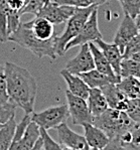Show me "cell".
<instances>
[{"label": "cell", "instance_id": "obj_31", "mask_svg": "<svg viewBox=\"0 0 140 150\" xmlns=\"http://www.w3.org/2000/svg\"><path fill=\"white\" fill-rule=\"evenodd\" d=\"M40 136L43 141V149L45 150H52V149H65V147L62 144L56 142L49 134L47 133V130L40 127Z\"/></svg>", "mask_w": 140, "mask_h": 150}, {"label": "cell", "instance_id": "obj_20", "mask_svg": "<svg viewBox=\"0 0 140 150\" xmlns=\"http://www.w3.org/2000/svg\"><path fill=\"white\" fill-rule=\"evenodd\" d=\"M87 104L93 117L99 116L109 108L106 98L102 90L99 88H90L89 96L87 98Z\"/></svg>", "mask_w": 140, "mask_h": 150}, {"label": "cell", "instance_id": "obj_19", "mask_svg": "<svg viewBox=\"0 0 140 150\" xmlns=\"http://www.w3.org/2000/svg\"><path fill=\"white\" fill-rule=\"evenodd\" d=\"M90 45L92 54H93V59H94V64H95V69L98 70L101 73H103L104 75H107L109 77L113 78L117 81H120L121 77H118L116 75V73L114 71L112 66L110 64L109 61L107 59V57H105V54H103V52L100 50L96 43H94L93 41L89 42Z\"/></svg>", "mask_w": 140, "mask_h": 150}, {"label": "cell", "instance_id": "obj_18", "mask_svg": "<svg viewBox=\"0 0 140 150\" xmlns=\"http://www.w3.org/2000/svg\"><path fill=\"white\" fill-rule=\"evenodd\" d=\"M31 31L41 40H49L54 38V24L43 17L35 16L30 21H27Z\"/></svg>", "mask_w": 140, "mask_h": 150}, {"label": "cell", "instance_id": "obj_39", "mask_svg": "<svg viewBox=\"0 0 140 150\" xmlns=\"http://www.w3.org/2000/svg\"><path fill=\"white\" fill-rule=\"evenodd\" d=\"M139 27V31H140V26H138Z\"/></svg>", "mask_w": 140, "mask_h": 150}, {"label": "cell", "instance_id": "obj_26", "mask_svg": "<svg viewBox=\"0 0 140 150\" xmlns=\"http://www.w3.org/2000/svg\"><path fill=\"white\" fill-rule=\"evenodd\" d=\"M120 3L125 15L130 16L133 19L137 17L140 12V0H117Z\"/></svg>", "mask_w": 140, "mask_h": 150}, {"label": "cell", "instance_id": "obj_12", "mask_svg": "<svg viewBox=\"0 0 140 150\" xmlns=\"http://www.w3.org/2000/svg\"><path fill=\"white\" fill-rule=\"evenodd\" d=\"M84 127V136L87 140L90 149H106L109 144V137L102 129L95 126L93 123H87Z\"/></svg>", "mask_w": 140, "mask_h": 150}, {"label": "cell", "instance_id": "obj_25", "mask_svg": "<svg viewBox=\"0 0 140 150\" xmlns=\"http://www.w3.org/2000/svg\"><path fill=\"white\" fill-rule=\"evenodd\" d=\"M7 11V0H0V42L8 41Z\"/></svg>", "mask_w": 140, "mask_h": 150}, {"label": "cell", "instance_id": "obj_40", "mask_svg": "<svg viewBox=\"0 0 140 150\" xmlns=\"http://www.w3.org/2000/svg\"><path fill=\"white\" fill-rule=\"evenodd\" d=\"M106 1H110V0H106Z\"/></svg>", "mask_w": 140, "mask_h": 150}, {"label": "cell", "instance_id": "obj_36", "mask_svg": "<svg viewBox=\"0 0 140 150\" xmlns=\"http://www.w3.org/2000/svg\"><path fill=\"white\" fill-rule=\"evenodd\" d=\"M131 59H135V61H137V62H140V50L138 52H136L133 57H131Z\"/></svg>", "mask_w": 140, "mask_h": 150}, {"label": "cell", "instance_id": "obj_4", "mask_svg": "<svg viewBox=\"0 0 140 150\" xmlns=\"http://www.w3.org/2000/svg\"><path fill=\"white\" fill-rule=\"evenodd\" d=\"M99 6H91L87 8H77L75 13L66 20L65 30L59 35H54V47L58 55H64L66 54V45L70 40L79 34L84 26L85 22L88 20L92 11Z\"/></svg>", "mask_w": 140, "mask_h": 150}, {"label": "cell", "instance_id": "obj_8", "mask_svg": "<svg viewBox=\"0 0 140 150\" xmlns=\"http://www.w3.org/2000/svg\"><path fill=\"white\" fill-rule=\"evenodd\" d=\"M76 10H77V7L75 6L59 4L54 0H49L36 13L35 16L45 18L49 20L54 25L61 24L66 22V20L74 14Z\"/></svg>", "mask_w": 140, "mask_h": 150}, {"label": "cell", "instance_id": "obj_27", "mask_svg": "<svg viewBox=\"0 0 140 150\" xmlns=\"http://www.w3.org/2000/svg\"><path fill=\"white\" fill-rule=\"evenodd\" d=\"M59 4L75 6L77 8H87L91 6H100L106 3V0H54Z\"/></svg>", "mask_w": 140, "mask_h": 150}, {"label": "cell", "instance_id": "obj_2", "mask_svg": "<svg viewBox=\"0 0 140 150\" xmlns=\"http://www.w3.org/2000/svg\"><path fill=\"white\" fill-rule=\"evenodd\" d=\"M8 41H13L21 47L30 50L37 57H49L52 59H57L54 38L49 40H41L34 35L27 22L20 23L15 31L8 35Z\"/></svg>", "mask_w": 140, "mask_h": 150}, {"label": "cell", "instance_id": "obj_38", "mask_svg": "<svg viewBox=\"0 0 140 150\" xmlns=\"http://www.w3.org/2000/svg\"><path fill=\"white\" fill-rule=\"evenodd\" d=\"M1 126H2V124H1V125H0V128H1Z\"/></svg>", "mask_w": 140, "mask_h": 150}, {"label": "cell", "instance_id": "obj_10", "mask_svg": "<svg viewBox=\"0 0 140 150\" xmlns=\"http://www.w3.org/2000/svg\"><path fill=\"white\" fill-rule=\"evenodd\" d=\"M58 136L59 140V144H62L65 149H73V150H89L88 143L85 138L79 133L73 131L66 122L62 123L61 125L57 127Z\"/></svg>", "mask_w": 140, "mask_h": 150}, {"label": "cell", "instance_id": "obj_30", "mask_svg": "<svg viewBox=\"0 0 140 150\" xmlns=\"http://www.w3.org/2000/svg\"><path fill=\"white\" fill-rule=\"evenodd\" d=\"M16 106L11 102L0 103V125L8 121L11 117H14Z\"/></svg>", "mask_w": 140, "mask_h": 150}, {"label": "cell", "instance_id": "obj_23", "mask_svg": "<svg viewBox=\"0 0 140 150\" xmlns=\"http://www.w3.org/2000/svg\"><path fill=\"white\" fill-rule=\"evenodd\" d=\"M16 122L14 117H11L6 123L2 124L0 128V150H9L14 137Z\"/></svg>", "mask_w": 140, "mask_h": 150}, {"label": "cell", "instance_id": "obj_3", "mask_svg": "<svg viewBox=\"0 0 140 150\" xmlns=\"http://www.w3.org/2000/svg\"><path fill=\"white\" fill-rule=\"evenodd\" d=\"M93 124L106 133L110 140L109 144H112L117 141L121 135L133 128L136 123L125 111L108 108L99 116L93 117Z\"/></svg>", "mask_w": 140, "mask_h": 150}, {"label": "cell", "instance_id": "obj_24", "mask_svg": "<svg viewBox=\"0 0 140 150\" xmlns=\"http://www.w3.org/2000/svg\"><path fill=\"white\" fill-rule=\"evenodd\" d=\"M124 77H135L140 79V62L133 59H122L121 78Z\"/></svg>", "mask_w": 140, "mask_h": 150}, {"label": "cell", "instance_id": "obj_6", "mask_svg": "<svg viewBox=\"0 0 140 150\" xmlns=\"http://www.w3.org/2000/svg\"><path fill=\"white\" fill-rule=\"evenodd\" d=\"M99 38H102V33H101L99 25H98V7H96L92 11L88 20L85 22L84 26L81 29V31L79 32V34L68 42L65 50L66 52L70 48L80 47L84 43H89L91 41L99 40Z\"/></svg>", "mask_w": 140, "mask_h": 150}, {"label": "cell", "instance_id": "obj_16", "mask_svg": "<svg viewBox=\"0 0 140 150\" xmlns=\"http://www.w3.org/2000/svg\"><path fill=\"white\" fill-rule=\"evenodd\" d=\"M61 76L64 78L65 82L66 83L68 90L73 95L81 97V98L87 100V98L89 96L90 87L85 83V81L79 75H75V74L70 73V71L65 69V70H62Z\"/></svg>", "mask_w": 140, "mask_h": 150}, {"label": "cell", "instance_id": "obj_37", "mask_svg": "<svg viewBox=\"0 0 140 150\" xmlns=\"http://www.w3.org/2000/svg\"><path fill=\"white\" fill-rule=\"evenodd\" d=\"M135 21H136V23L138 26H140V12H139V14L137 15V17L135 18Z\"/></svg>", "mask_w": 140, "mask_h": 150}, {"label": "cell", "instance_id": "obj_1", "mask_svg": "<svg viewBox=\"0 0 140 150\" xmlns=\"http://www.w3.org/2000/svg\"><path fill=\"white\" fill-rule=\"evenodd\" d=\"M4 69L9 102L21 108L25 114H31L37 93L35 79L28 70L10 62H6Z\"/></svg>", "mask_w": 140, "mask_h": 150}, {"label": "cell", "instance_id": "obj_7", "mask_svg": "<svg viewBox=\"0 0 140 150\" xmlns=\"http://www.w3.org/2000/svg\"><path fill=\"white\" fill-rule=\"evenodd\" d=\"M66 98L73 124L83 126L87 123H93V115L89 110L86 99L73 95L69 90L66 91Z\"/></svg>", "mask_w": 140, "mask_h": 150}, {"label": "cell", "instance_id": "obj_5", "mask_svg": "<svg viewBox=\"0 0 140 150\" xmlns=\"http://www.w3.org/2000/svg\"><path fill=\"white\" fill-rule=\"evenodd\" d=\"M69 117H70V113L66 105L52 106L41 112L31 113V121L47 130L57 128L62 123L66 122Z\"/></svg>", "mask_w": 140, "mask_h": 150}, {"label": "cell", "instance_id": "obj_22", "mask_svg": "<svg viewBox=\"0 0 140 150\" xmlns=\"http://www.w3.org/2000/svg\"><path fill=\"white\" fill-rule=\"evenodd\" d=\"M117 87L128 99L140 97V79L135 77H124L117 83Z\"/></svg>", "mask_w": 140, "mask_h": 150}, {"label": "cell", "instance_id": "obj_11", "mask_svg": "<svg viewBox=\"0 0 140 150\" xmlns=\"http://www.w3.org/2000/svg\"><path fill=\"white\" fill-rule=\"evenodd\" d=\"M138 33L139 27L135 19H133L128 15H125L120 25H119L118 29H117L113 42L119 47L120 52L123 54L126 45Z\"/></svg>", "mask_w": 140, "mask_h": 150}, {"label": "cell", "instance_id": "obj_29", "mask_svg": "<svg viewBox=\"0 0 140 150\" xmlns=\"http://www.w3.org/2000/svg\"><path fill=\"white\" fill-rule=\"evenodd\" d=\"M140 50V31L126 45L122 54L123 59H131L136 52Z\"/></svg>", "mask_w": 140, "mask_h": 150}, {"label": "cell", "instance_id": "obj_35", "mask_svg": "<svg viewBox=\"0 0 140 150\" xmlns=\"http://www.w3.org/2000/svg\"><path fill=\"white\" fill-rule=\"evenodd\" d=\"M43 149V141H42V138L41 136H40L36 142L34 143L33 147V150H42Z\"/></svg>", "mask_w": 140, "mask_h": 150}, {"label": "cell", "instance_id": "obj_33", "mask_svg": "<svg viewBox=\"0 0 140 150\" xmlns=\"http://www.w3.org/2000/svg\"><path fill=\"white\" fill-rule=\"evenodd\" d=\"M49 0H28L25 5V7L22 10V14L30 13V14L36 15V13L40 10V8L45 5Z\"/></svg>", "mask_w": 140, "mask_h": 150}, {"label": "cell", "instance_id": "obj_14", "mask_svg": "<svg viewBox=\"0 0 140 150\" xmlns=\"http://www.w3.org/2000/svg\"><path fill=\"white\" fill-rule=\"evenodd\" d=\"M104 94L109 108L120 111H126L128 106V100L126 96L122 93L120 89L117 87V83H111L101 88Z\"/></svg>", "mask_w": 140, "mask_h": 150}, {"label": "cell", "instance_id": "obj_34", "mask_svg": "<svg viewBox=\"0 0 140 150\" xmlns=\"http://www.w3.org/2000/svg\"><path fill=\"white\" fill-rule=\"evenodd\" d=\"M9 101L7 90H6V77L4 66L0 64V103H6Z\"/></svg>", "mask_w": 140, "mask_h": 150}, {"label": "cell", "instance_id": "obj_13", "mask_svg": "<svg viewBox=\"0 0 140 150\" xmlns=\"http://www.w3.org/2000/svg\"><path fill=\"white\" fill-rule=\"evenodd\" d=\"M106 149L140 150V124H135L133 128L121 135L117 141L108 145Z\"/></svg>", "mask_w": 140, "mask_h": 150}, {"label": "cell", "instance_id": "obj_28", "mask_svg": "<svg viewBox=\"0 0 140 150\" xmlns=\"http://www.w3.org/2000/svg\"><path fill=\"white\" fill-rule=\"evenodd\" d=\"M125 112L135 123L140 124V97L128 100V106Z\"/></svg>", "mask_w": 140, "mask_h": 150}, {"label": "cell", "instance_id": "obj_9", "mask_svg": "<svg viewBox=\"0 0 140 150\" xmlns=\"http://www.w3.org/2000/svg\"><path fill=\"white\" fill-rule=\"evenodd\" d=\"M80 47H80L79 54L74 59H70L66 66V70L75 75L87 73L95 69L93 54H92L89 43H84Z\"/></svg>", "mask_w": 140, "mask_h": 150}, {"label": "cell", "instance_id": "obj_32", "mask_svg": "<svg viewBox=\"0 0 140 150\" xmlns=\"http://www.w3.org/2000/svg\"><path fill=\"white\" fill-rule=\"evenodd\" d=\"M31 122V114H25L24 117L21 119L19 124H16V129H15L14 137H13V141L15 142L17 140H19L22 137V135L24 134L25 130H26L28 124Z\"/></svg>", "mask_w": 140, "mask_h": 150}, {"label": "cell", "instance_id": "obj_21", "mask_svg": "<svg viewBox=\"0 0 140 150\" xmlns=\"http://www.w3.org/2000/svg\"><path fill=\"white\" fill-rule=\"evenodd\" d=\"M79 76L90 88H99V89H101L102 87L106 86L108 84H111V83L116 84V83L119 82V81L113 79L109 76L104 75L96 69H93V70L87 71V73L80 74Z\"/></svg>", "mask_w": 140, "mask_h": 150}, {"label": "cell", "instance_id": "obj_17", "mask_svg": "<svg viewBox=\"0 0 140 150\" xmlns=\"http://www.w3.org/2000/svg\"><path fill=\"white\" fill-rule=\"evenodd\" d=\"M40 136V127L33 121L28 124L24 134L19 140L12 142L9 150H33L36 140Z\"/></svg>", "mask_w": 140, "mask_h": 150}, {"label": "cell", "instance_id": "obj_15", "mask_svg": "<svg viewBox=\"0 0 140 150\" xmlns=\"http://www.w3.org/2000/svg\"><path fill=\"white\" fill-rule=\"evenodd\" d=\"M94 43L99 47V48L103 52V54H105V57H107V59L109 61L110 64L112 66L114 71L116 73V75L118 77H121V62H122V52H120L119 47H117L115 43H108L106 41H104L102 38L93 41Z\"/></svg>", "mask_w": 140, "mask_h": 150}]
</instances>
